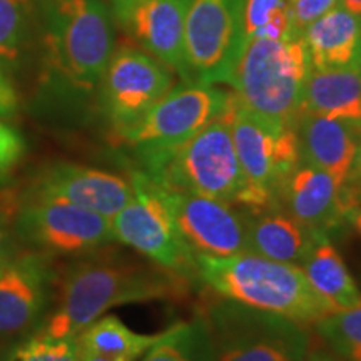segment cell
Segmentation results:
<instances>
[{
  "instance_id": "6da1fadb",
  "label": "cell",
  "mask_w": 361,
  "mask_h": 361,
  "mask_svg": "<svg viewBox=\"0 0 361 361\" xmlns=\"http://www.w3.org/2000/svg\"><path fill=\"white\" fill-rule=\"evenodd\" d=\"M189 283L156 264L82 261L67 269L62 278L57 306L42 331L56 338H75L116 306L184 296Z\"/></svg>"
},
{
  "instance_id": "7a4b0ae2",
  "label": "cell",
  "mask_w": 361,
  "mask_h": 361,
  "mask_svg": "<svg viewBox=\"0 0 361 361\" xmlns=\"http://www.w3.org/2000/svg\"><path fill=\"white\" fill-rule=\"evenodd\" d=\"M196 278L223 300L301 324H313L338 311L314 291L301 266L279 263L252 251L226 258L196 252Z\"/></svg>"
},
{
  "instance_id": "3957f363",
  "label": "cell",
  "mask_w": 361,
  "mask_h": 361,
  "mask_svg": "<svg viewBox=\"0 0 361 361\" xmlns=\"http://www.w3.org/2000/svg\"><path fill=\"white\" fill-rule=\"evenodd\" d=\"M311 71L301 34L283 39L252 37L243 44L229 72L238 101L269 123L296 128L303 114L305 85Z\"/></svg>"
},
{
  "instance_id": "277c9868",
  "label": "cell",
  "mask_w": 361,
  "mask_h": 361,
  "mask_svg": "<svg viewBox=\"0 0 361 361\" xmlns=\"http://www.w3.org/2000/svg\"><path fill=\"white\" fill-rule=\"evenodd\" d=\"M40 6L54 69L72 87L92 90L116 47L107 0H42Z\"/></svg>"
},
{
  "instance_id": "5b68a950",
  "label": "cell",
  "mask_w": 361,
  "mask_h": 361,
  "mask_svg": "<svg viewBox=\"0 0 361 361\" xmlns=\"http://www.w3.org/2000/svg\"><path fill=\"white\" fill-rule=\"evenodd\" d=\"M211 361H305L311 351L305 324L229 300L197 314Z\"/></svg>"
},
{
  "instance_id": "8992f818",
  "label": "cell",
  "mask_w": 361,
  "mask_h": 361,
  "mask_svg": "<svg viewBox=\"0 0 361 361\" xmlns=\"http://www.w3.org/2000/svg\"><path fill=\"white\" fill-rule=\"evenodd\" d=\"M229 109V106H228ZM228 109L169 154L144 161V173L157 186L241 204L245 176L234 147Z\"/></svg>"
},
{
  "instance_id": "52a82bcc",
  "label": "cell",
  "mask_w": 361,
  "mask_h": 361,
  "mask_svg": "<svg viewBox=\"0 0 361 361\" xmlns=\"http://www.w3.org/2000/svg\"><path fill=\"white\" fill-rule=\"evenodd\" d=\"M229 123L243 176L241 206L252 213L276 207L286 179L301 162L296 128L269 123L246 109L238 97L229 99Z\"/></svg>"
},
{
  "instance_id": "ba28073f",
  "label": "cell",
  "mask_w": 361,
  "mask_h": 361,
  "mask_svg": "<svg viewBox=\"0 0 361 361\" xmlns=\"http://www.w3.org/2000/svg\"><path fill=\"white\" fill-rule=\"evenodd\" d=\"M129 183L133 196L111 218L114 241L191 281L196 278V252L184 241L159 186L141 169L130 173Z\"/></svg>"
},
{
  "instance_id": "9c48e42d",
  "label": "cell",
  "mask_w": 361,
  "mask_h": 361,
  "mask_svg": "<svg viewBox=\"0 0 361 361\" xmlns=\"http://www.w3.org/2000/svg\"><path fill=\"white\" fill-rule=\"evenodd\" d=\"M229 99L231 94L214 84L183 82L174 85L137 123L117 135L135 149L142 162L166 156L223 116Z\"/></svg>"
},
{
  "instance_id": "30bf717a",
  "label": "cell",
  "mask_w": 361,
  "mask_h": 361,
  "mask_svg": "<svg viewBox=\"0 0 361 361\" xmlns=\"http://www.w3.org/2000/svg\"><path fill=\"white\" fill-rule=\"evenodd\" d=\"M243 2L186 0L183 82H228L243 45Z\"/></svg>"
},
{
  "instance_id": "8fae6325",
  "label": "cell",
  "mask_w": 361,
  "mask_h": 361,
  "mask_svg": "<svg viewBox=\"0 0 361 361\" xmlns=\"http://www.w3.org/2000/svg\"><path fill=\"white\" fill-rule=\"evenodd\" d=\"M99 85L102 109L116 133H121L174 87L176 72L135 44H119Z\"/></svg>"
},
{
  "instance_id": "7c38bea8",
  "label": "cell",
  "mask_w": 361,
  "mask_h": 361,
  "mask_svg": "<svg viewBox=\"0 0 361 361\" xmlns=\"http://www.w3.org/2000/svg\"><path fill=\"white\" fill-rule=\"evenodd\" d=\"M16 229L29 245L59 255H84L114 241L106 216L69 202L34 197L20 206Z\"/></svg>"
},
{
  "instance_id": "4fadbf2b",
  "label": "cell",
  "mask_w": 361,
  "mask_h": 361,
  "mask_svg": "<svg viewBox=\"0 0 361 361\" xmlns=\"http://www.w3.org/2000/svg\"><path fill=\"white\" fill-rule=\"evenodd\" d=\"M159 189L184 241L194 252L226 258L250 251L247 219L233 204L196 192Z\"/></svg>"
},
{
  "instance_id": "5bb4252c",
  "label": "cell",
  "mask_w": 361,
  "mask_h": 361,
  "mask_svg": "<svg viewBox=\"0 0 361 361\" xmlns=\"http://www.w3.org/2000/svg\"><path fill=\"white\" fill-rule=\"evenodd\" d=\"M114 24L133 42L184 79L186 0H107Z\"/></svg>"
},
{
  "instance_id": "9a60e30c",
  "label": "cell",
  "mask_w": 361,
  "mask_h": 361,
  "mask_svg": "<svg viewBox=\"0 0 361 361\" xmlns=\"http://www.w3.org/2000/svg\"><path fill=\"white\" fill-rule=\"evenodd\" d=\"M34 200L69 202L106 218H114L133 196L129 179L107 171L56 162L42 171L30 192Z\"/></svg>"
},
{
  "instance_id": "2e32d148",
  "label": "cell",
  "mask_w": 361,
  "mask_h": 361,
  "mask_svg": "<svg viewBox=\"0 0 361 361\" xmlns=\"http://www.w3.org/2000/svg\"><path fill=\"white\" fill-rule=\"evenodd\" d=\"M49 268L35 252L12 255L0 264V336H13L37 322L47 301Z\"/></svg>"
},
{
  "instance_id": "e0dca14e",
  "label": "cell",
  "mask_w": 361,
  "mask_h": 361,
  "mask_svg": "<svg viewBox=\"0 0 361 361\" xmlns=\"http://www.w3.org/2000/svg\"><path fill=\"white\" fill-rule=\"evenodd\" d=\"M279 202L293 218L323 238L348 223L341 184L331 174L300 162L284 183Z\"/></svg>"
},
{
  "instance_id": "ac0fdd59",
  "label": "cell",
  "mask_w": 361,
  "mask_h": 361,
  "mask_svg": "<svg viewBox=\"0 0 361 361\" xmlns=\"http://www.w3.org/2000/svg\"><path fill=\"white\" fill-rule=\"evenodd\" d=\"M301 162L331 174L341 184L353 169L361 123L305 112L296 124Z\"/></svg>"
},
{
  "instance_id": "d6986e66",
  "label": "cell",
  "mask_w": 361,
  "mask_h": 361,
  "mask_svg": "<svg viewBox=\"0 0 361 361\" xmlns=\"http://www.w3.org/2000/svg\"><path fill=\"white\" fill-rule=\"evenodd\" d=\"M311 69L361 67V17L340 4L301 32Z\"/></svg>"
},
{
  "instance_id": "ffe728a7",
  "label": "cell",
  "mask_w": 361,
  "mask_h": 361,
  "mask_svg": "<svg viewBox=\"0 0 361 361\" xmlns=\"http://www.w3.org/2000/svg\"><path fill=\"white\" fill-rule=\"evenodd\" d=\"M323 236L311 231L286 211L255 213L247 219V247L264 258L301 266Z\"/></svg>"
},
{
  "instance_id": "44dd1931",
  "label": "cell",
  "mask_w": 361,
  "mask_h": 361,
  "mask_svg": "<svg viewBox=\"0 0 361 361\" xmlns=\"http://www.w3.org/2000/svg\"><path fill=\"white\" fill-rule=\"evenodd\" d=\"M305 112L361 123V67L311 69L305 85Z\"/></svg>"
},
{
  "instance_id": "7402d4cb",
  "label": "cell",
  "mask_w": 361,
  "mask_h": 361,
  "mask_svg": "<svg viewBox=\"0 0 361 361\" xmlns=\"http://www.w3.org/2000/svg\"><path fill=\"white\" fill-rule=\"evenodd\" d=\"M301 269L314 291L329 301L338 311L355 306L361 300L358 284L329 238L318 241V245L301 264Z\"/></svg>"
},
{
  "instance_id": "603a6c76",
  "label": "cell",
  "mask_w": 361,
  "mask_h": 361,
  "mask_svg": "<svg viewBox=\"0 0 361 361\" xmlns=\"http://www.w3.org/2000/svg\"><path fill=\"white\" fill-rule=\"evenodd\" d=\"M162 336V333L156 335H141L130 329L114 314H104L89 324L78 336L80 350L92 351V353L121 356V358L137 360L151 348Z\"/></svg>"
},
{
  "instance_id": "cb8c5ba5",
  "label": "cell",
  "mask_w": 361,
  "mask_h": 361,
  "mask_svg": "<svg viewBox=\"0 0 361 361\" xmlns=\"http://www.w3.org/2000/svg\"><path fill=\"white\" fill-rule=\"evenodd\" d=\"M142 361H211L200 319L176 323L144 353Z\"/></svg>"
},
{
  "instance_id": "d4e9b609",
  "label": "cell",
  "mask_w": 361,
  "mask_h": 361,
  "mask_svg": "<svg viewBox=\"0 0 361 361\" xmlns=\"http://www.w3.org/2000/svg\"><path fill=\"white\" fill-rule=\"evenodd\" d=\"M316 333L340 361H361V300L313 323Z\"/></svg>"
},
{
  "instance_id": "484cf974",
  "label": "cell",
  "mask_w": 361,
  "mask_h": 361,
  "mask_svg": "<svg viewBox=\"0 0 361 361\" xmlns=\"http://www.w3.org/2000/svg\"><path fill=\"white\" fill-rule=\"evenodd\" d=\"M34 0H0V59L16 61L29 32Z\"/></svg>"
},
{
  "instance_id": "4316f807",
  "label": "cell",
  "mask_w": 361,
  "mask_h": 361,
  "mask_svg": "<svg viewBox=\"0 0 361 361\" xmlns=\"http://www.w3.org/2000/svg\"><path fill=\"white\" fill-rule=\"evenodd\" d=\"M80 346L75 338H56L39 331L8 351L4 361H79Z\"/></svg>"
},
{
  "instance_id": "83f0119b",
  "label": "cell",
  "mask_w": 361,
  "mask_h": 361,
  "mask_svg": "<svg viewBox=\"0 0 361 361\" xmlns=\"http://www.w3.org/2000/svg\"><path fill=\"white\" fill-rule=\"evenodd\" d=\"M286 8L288 0H245L241 22L243 44L256 37L268 25L269 20H273L279 12L286 11Z\"/></svg>"
},
{
  "instance_id": "f1b7e54d",
  "label": "cell",
  "mask_w": 361,
  "mask_h": 361,
  "mask_svg": "<svg viewBox=\"0 0 361 361\" xmlns=\"http://www.w3.org/2000/svg\"><path fill=\"white\" fill-rule=\"evenodd\" d=\"M335 6H338V0H288V11L295 32L301 34L306 27Z\"/></svg>"
},
{
  "instance_id": "f546056e",
  "label": "cell",
  "mask_w": 361,
  "mask_h": 361,
  "mask_svg": "<svg viewBox=\"0 0 361 361\" xmlns=\"http://www.w3.org/2000/svg\"><path fill=\"white\" fill-rule=\"evenodd\" d=\"M25 144L22 135L11 126L0 123V176L11 171L24 154Z\"/></svg>"
},
{
  "instance_id": "4dcf8cb0",
  "label": "cell",
  "mask_w": 361,
  "mask_h": 361,
  "mask_svg": "<svg viewBox=\"0 0 361 361\" xmlns=\"http://www.w3.org/2000/svg\"><path fill=\"white\" fill-rule=\"evenodd\" d=\"M11 216L12 209L6 204L0 206V264L13 255L11 236Z\"/></svg>"
},
{
  "instance_id": "1f68e13d",
  "label": "cell",
  "mask_w": 361,
  "mask_h": 361,
  "mask_svg": "<svg viewBox=\"0 0 361 361\" xmlns=\"http://www.w3.org/2000/svg\"><path fill=\"white\" fill-rule=\"evenodd\" d=\"M17 111V96L11 82L0 72V117L12 116Z\"/></svg>"
},
{
  "instance_id": "d6a6232c",
  "label": "cell",
  "mask_w": 361,
  "mask_h": 361,
  "mask_svg": "<svg viewBox=\"0 0 361 361\" xmlns=\"http://www.w3.org/2000/svg\"><path fill=\"white\" fill-rule=\"evenodd\" d=\"M343 184H346V186L353 188V189H356V191L361 192V142H360L358 152H356L353 169H351L348 179H346Z\"/></svg>"
},
{
  "instance_id": "836d02e7",
  "label": "cell",
  "mask_w": 361,
  "mask_h": 361,
  "mask_svg": "<svg viewBox=\"0 0 361 361\" xmlns=\"http://www.w3.org/2000/svg\"><path fill=\"white\" fill-rule=\"evenodd\" d=\"M79 361H134V360L121 358V356H109V355L92 353V351H84V350H80Z\"/></svg>"
},
{
  "instance_id": "e575fe53",
  "label": "cell",
  "mask_w": 361,
  "mask_h": 361,
  "mask_svg": "<svg viewBox=\"0 0 361 361\" xmlns=\"http://www.w3.org/2000/svg\"><path fill=\"white\" fill-rule=\"evenodd\" d=\"M305 361H340L336 356L326 353V351H310Z\"/></svg>"
},
{
  "instance_id": "d590c367",
  "label": "cell",
  "mask_w": 361,
  "mask_h": 361,
  "mask_svg": "<svg viewBox=\"0 0 361 361\" xmlns=\"http://www.w3.org/2000/svg\"><path fill=\"white\" fill-rule=\"evenodd\" d=\"M348 223L353 226L355 228V231L356 233H360L361 234V206L358 207V209L355 211L353 214L350 216V219H348Z\"/></svg>"
}]
</instances>
